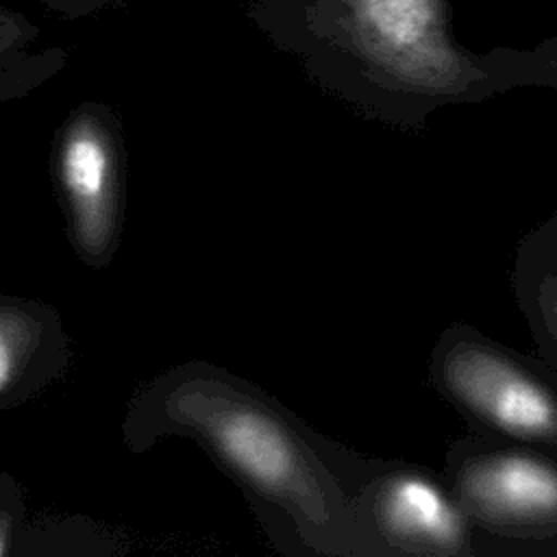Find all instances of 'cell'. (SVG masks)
<instances>
[{"instance_id": "4", "label": "cell", "mask_w": 557, "mask_h": 557, "mask_svg": "<svg viewBox=\"0 0 557 557\" xmlns=\"http://www.w3.org/2000/svg\"><path fill=\"white\" fill-rule=\"evenodd\" d=\"M348 490L372 557H476L472 527L442 470L357 453Z\"/></svg>"}, {"instance_id": "9", "label": "cell", "mask_w": 557, "mask_h": 557, "mask_svg": "<svg viewBox=\"0 0 557 557\" xmlns=\"http://www.w3.org/2000/svg\"><path fill=\"white\" fill-rule=\"evenodd\" d=\"M37 26L28 20L0 7V76L44 52H30V46L37 41Z\"/></svg>"}, {"instance_id": "3", "label": "cell", "mask_w": 557, "mask_h": 557, "mask_svg": "<svg viewBox=\"0 0 557 557\" xmlns=\"http://www.w3.org/2000/svg\"><path fill=\"white\" fill-rule=\"evenodd\" d=\"M429 385L472 433L557 448V372L468 322L437 335Z\"/></svg>"}, {"instance_id": "5", "label": "cell", "mask_w": 557, "mask_h": 557, "mask_svg": "<svg viewBox=\"0 0 557 557\" xmlns=\"http://www.w3.org/2000/svg\"><path fill=\"white\" fill-rule=\"evenodd\" d=\"M50 172L74 255L94 270L117 255L126 218V144L102 102L78 104L59 126Z\"/></svg>"}, {"instance_id": "6", "label": "cell", "mask_w": 557, "mask_h": 557, "mask_svg": "<svg viewBox=\"0 0 557 557\" xmlns=\"http://www.w3.org/2000/svg\"><path fill=\"white\" fill-rule=\"evenodd\" d=\"M72 337L46 300L0 294V411L22 407L67 376Z\"/></svg>"}, {"instance_id": "1", "label": "cell", "mask_w": 557, "mask_h": 557, "mask_svg": "<svg viewBox=\"0 0 557 557\" xmlns=\"http://www.w3.org/2000/svg\"><path fill=\"white\" fill-rule=\"evenodd\" d=\"M120 437L135 455L168 437L196 442L281 555L372 557L346 485L355 450L220 363L189 359L141 381Z\"/></svg>"}, {"instance_id": "7", "label": "cell", "mask_w": 557, "mask_h": 557, "mask_svg": "<svg viewBox=\"0 0 557 557\" xmlns=\"http://www.w3.org/2000/svg\"><path fill=\"white\" fill-rule=\"evenodd\" d=\"M511 289L537 357L557 372V211L518 242Z\"/></svg>"}, {"instance_id": "8", "label": "cell", "mask_w": 557, "mask_h": 557, "mask_svg": "<svg viewBox=\"0 0 557 557\" xmlns=\"http://www.w3.org/2000/svg\"><path fill=\"white\" fill-rule=\"evenodd\" d=\"M26 529V500L22 483L0 470V557L20 555Z\"/></svg>"}, {"instance_id": "2", "label": "cell", "mask_w": 557, "mask_h": 557, "mask_svg": "<svg viewBox=\"0 0 557 557\" xmlns=\"http://www.w3.org/2000/svg\"><path fill=\"white\" fill-rule=\"evenodd\" d=\"M442 476L472 527L476 557H557V448L470 431L450 442Z\"/></svg>"}, {"instance_id": "10", "label": "cell", "mask_w": 557, "mask_h": 557, "mask_svg": "<svg viewBox=\"0 0 557 557\" xmlns=\"http://www.w3.org/2000/svg\"><path fill=\"white\" fill-rule=\"evenodd\" d=\"M65 57L61 50H44L33 61L7 72L0 76V104L20 98L41 85L46 78L57 74L63 65Z\"/></svg>"}]
</instances>
